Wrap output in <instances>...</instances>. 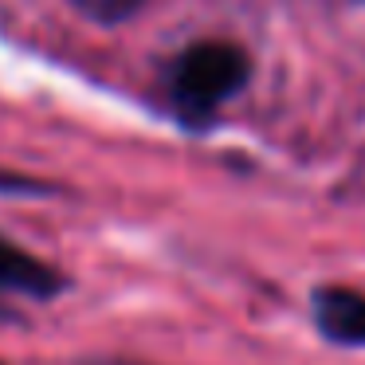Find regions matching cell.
I'll use <instances>...</instances> for the list:
<instances>
[{
    "mask_svg": "<svg viewBox=\"0 0 365 365\" xmlns=\"http://www.w3.org/2000/svg\"><path fill=\"white\" fill-rule=\"evenodd\" d=\"M145 0H71V9L83 12L87 20H95V24H122V20H130Z\"/></svg>",
    "mask_w": 365,
    "mask_h": 365,
    "instance_id": "4",
    "label": "cell"
},
{
    "mask_svg": "<svg viewBox=\"0 0 365 365\" xmlns=\"http://www.w3.org/2000/svg\"><path fill=\"white\" fill-rule=\"evenodd\" d=\"M0 291L32 294V299H51L56 291H63V279L56 267L40 263L36 255H28L24 247L9 244L0 236Z\"/></svg>",
    "mask_w": 365,
    "mask_h": 365,
    "instance_id": "3",
    "label": "cell"
},
{
    "mask_svg": "<svg viewBox=\"0 0 365 365\" xmlns=\"http://www.w3.org/2000/svg\"><path fill=\"white\" fill-rule=\"evenodd\" d=\"M0 318H4V314H0Z\"/></svg>",
    "mask_w": 365,
    "mask_h": 365,
    "instance_id": "6",
    "label": "cell"
},
{
    "mask_svg": "<svg viewBox=\"0 0 365 365\" xmlns=\"http://www.w3.org/2000/svg\"><path fill=\"white\" fill-rule=\"evenodd\" d=\"M247 56L232 43H192L169 67V95L185 118H205L247 83Z\"/></svg>",
    "mask_w": 365,
    "mask_h": 365,
    "instance_id": "1",
    "label": "cell"
},
{
    "mask_svg": "<svg viewBox=\"0 0 365 365\" xmlns=\"http://www.w3.org/2000/svg\"><path fill=\"white\" fill-rule=\"evenodd\" d=\"M0 192H16V197H28V192H36V197H48V185L40 181H28V177H16V173H0Z\"/></svg>",
    "mask_w": 365,
    "mask_h": 365,
    "instance_id": "5",
    "label": "cell"
},
{
    "mask_svg": "<svg viewBox=\"0 0 365 365\" xmlns=\"http://www.w3.org/2000/svg\"><path fill=\"white\" fill-rule=\"evenodd\" d=\"M314 322L330 341L365 346V294L349 291V287L314 291Z\"/></svg>",
    "mask_w": 365,
    "mask_h": 365,
    "instance_id": "2",
    "label": "cell"
}]
</instances>
